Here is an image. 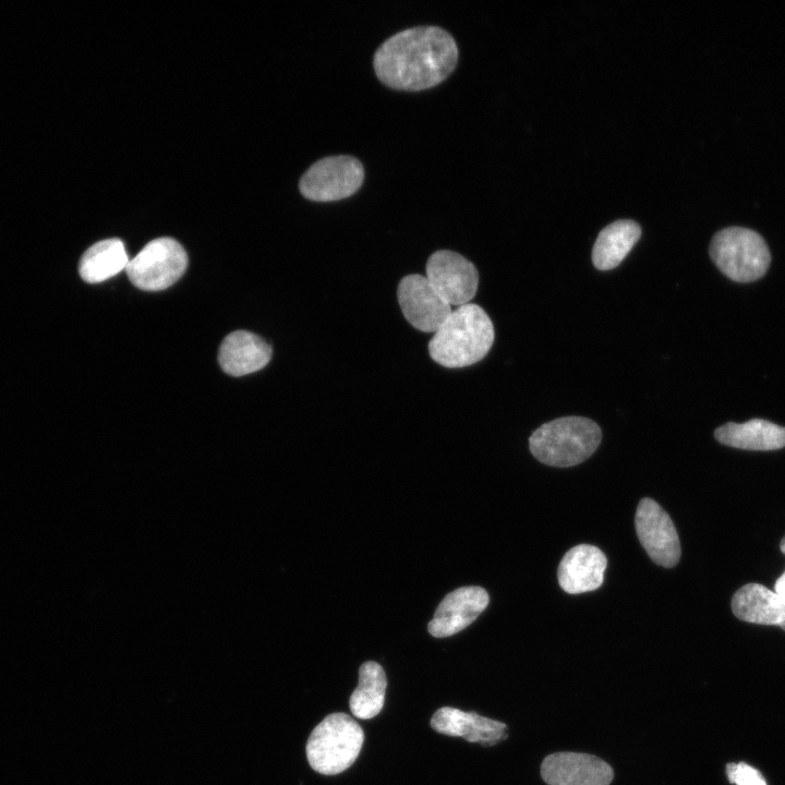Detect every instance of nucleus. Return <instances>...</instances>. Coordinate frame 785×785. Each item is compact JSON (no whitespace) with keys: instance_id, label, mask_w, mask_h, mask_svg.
<instances>
[{"instance_id":"1","label":"nucleus","mask_w":785,"mask_h":785,"mask_svg":"<svg viewBox=\"0 0 785 785\" xmlns=\"http://www.w3.org/2000/svg\"><path fill=\"white\" fill-rule=\"evenodd\" d=\"M458 60L454 37L435 25L402 29L388 37L375 51L377 76L390 87L418 90L446 78Z\"/></svg>"},{"instance_id":"2","label":"nucleus","mask_w":785,"mask_h":785,"mask_svg":"<svg viewBox=\"0 0 785 785\" xmlns=\"http://www.w3.org/2000/svg\"><path fill=\"white\" fill-rule=\"evenodd\" d=\"M495 333L486 312L468 303L454 310L428 343L431 358L445 367H463L481 361Z\"/></svg>"},{"instance_id":"3","label":"nucleus","mask_w":785,"mask_h":785,"mask_svg":"<svg viewBox=\"0 0 785 785\" xmlns=\"http://www.w3.org/2000/svg\"><path fill=\"white\" fill-rule=\"evenodd\" d=\"M599 425L583 416H564L538 427L529 438L532 455L552 467H571L588 459L601 443Z\"/></svg>"},{"instance_id":"4","label":"nucleus","mask_w":785,"mask_h":785,"mask_svg":"<svg viewBox=\"0 0 785 785\" xmlns=\"http://www.w3.org/2000/svg\"><path fill=\"white\" fill-rule=\"evenodd\" d=\"M364 734L346 713L327 715L311 733L306 757L311 768L325 775L341 773L358 758Z\"/></svg>"},{"instance_id":"5","label":"nucleus","mask_w":785,"mask_h":785,"mask_svg":"<svg viewBox=\"0 0 785 785\" xmlns=\"http://www.w3.org/2000/svg\"><path fill=\"white\" fill-rule=\"evenodd\" d=\"M710 256L729 279L750 282L763 277L770 266L769 247L758 232L745 227H727L710 242Z\"/></svg>"},{"instance_id":"6","label":"nucleus","mask_w":785,"mask_h":785,"mask_svg":"<svg viewBox=\"0 0 785 785\" xmlns=\"http://www.w3.org/2000/svg\"><path fill=\"white\" fill-rule=\"evenodd\" d=\"M188 255L174 239L162 237L148 242L125 268L131 282L146 291L173 285L185 271Z\"/></svg>"},{"instance_id":"7","label":"nucleus","mask_w":785,"mask_h":785,"mask_svg":"<svg viewBox=\"0 0 785 785\" xmlns=\"http://www.w3.org/2000/svg\"><path fill=\"white\" fill-rule=\"evenodd\" d=\"M362 162L350 155L318 159L303 173L299 189L313 201H336L353 194L362 184Z\"/></svg>"},{"instance_id":"8","label":"nucleus","mask_w":785,"mask_h":785,"mask_svg":"<svg viewBox=\"0 0 785 785\" xmlns=\"http://www.w3.org/2000/svg\"><path fill=\"white\" fill-rule=\"evenodd\" d=\"M425 277L450 306L457 307L470 303L479 286L475 266L449 250L436 251L428 257Z\"/></svg>"},{"instance_id":"9","label":"nucleus","mask_w":785,"mask_h":785,"mask_svg":"<svg viewBox=\"0 0 785 785\" xmlns=\"http://www.w3.org/2000/svg\"><path fill=\"white\" fill-rule=\"evenodd\" d=\"M639 541L657 565L674 567L680 558L677 530L667 512L653 499L642 498L635 518Z\"/></svg>"},{"instance_id":"10","label":"nucleus","mask_w":785,"mask_h":785,"mask_svg":"<svg viewBox=\"0 0 785 785\" xmlns=\"http://www.w3.org/2000/svg\"><path fill=\"white\" fill-rule=\"evenodd\" d=\"M400 309L406 319L424 333H436L452 312L425 276L403 277L397 289Z\"/></svg>"},{"instance_id":"11","label":"nucleus","mask_w":785,"mask_h":785,"mask_svg":"<svg viewBox=\"0 0 785 785\" xmlns=\"http://www.w3.org/2000/svg\"><path fill=\"white\" fill-rule=\"evenodd\" d=\"M541 775L548 785H609L614 772L595 756L567 751L547 756Z\"/></svg>"},{"instance_id":"12","label":"nucleus","mask_w":785,"mask_h":785,"mask_svg":"<svg viewBox=\"0 0 785 785\" xmlns=\"http://www.w3.org/2000/svg\"><path fill=\"white\" fill-rule=\"evenodd\" d=\"M487 592L476 585L462 587L448 593L437 606L428 632L436 638L452 636L470 624L486 608Z\"/></svg>"},{"instance_id":"13","label":"nucleus","mask_w":785,"mask_h":785,"mask_svg":"<svg viewBox=\"0 0 785 785\" xmlns=\"http://www.w3.org/2000/svg\"><path fill=\"white\" fill-rule=\"evenodd\" d=\"M606 564V556L599 547L590 544L573 546L559 563V585L570 594L596 590L603 583Z\"/></svg>"},{"instance_id":"14","label":"nucleus","mask_w":785,"mask_h":785,"mask_svg":"<svg viewBox=\"0 0 785 785\" xmlns=\"http://www.w3.org/2000/svg\"><path fill=\"white\" fill-rule=\"evenodd\" d=\"M431 726L437 733L463 737L470 742L484 746L495 745L507 737L506 724L475 712H464L450 706L437 710L431 718Z\"/></svg>"},{"instance_id":"15","label":"nucleus","mask_w":785,"mask_h":785,"mask_svg":"<svg viewBox=\"0 0 785 785\" xmlns=\"http://www.w3.org/2000/svg\"><path fill=\"white\" fill-rule=\"evenodd\" d=\"M271 358L270 346L259 336L237 330L221 342L218 360L229 375L242 376L263 369Z\"/></svg>"},{"instance_id":"16","label":"nucleus","mask_w":785,"mask_h":785,"mask_svg":"<svg viewBox=\"0 0 785 785\" xmlns=\"http://www.w3.org/2000/svg\"><path fill=\"white\" fill-rule=\"evenodd\" d=\"M734 615L747 623L778 626L785 631V601L760 583H747L732 599Z\"/></svg>"},{"instance_id":"17","label":"nucleus","mask_w":785,"mask_h":785,"mask_svg":"<svg viewBox=\"0 0 785 785\" xmlns=\"http://www.w3.org/2000/svg\"><path fill=\"white\" fill-rule=\"evenodd\" d=\"M723 445L747 450H775L785 447V427L762 419L745 423L728 422L714 432Z\"/></svg>"},{"instance_id":"18","label":"nucleus","mask_w":785,"mask_h":785,"mask_svg":"<svg viewBox=\"0 0 785 785\" xmlns=\"http://www.w3.org/2000/svg\"><path fill=\"white\" fill-rule=\"evenodd\" d=\"M641 235L640 226L628 219L606 226L597 235L592 250L593 265L609 270L620 264Z\"/></svg>"},{"instance_id":"19","label":"nucleus","mask_w":785,"mask_h":785,"mask_svg":"<svg viewBox=\"0 0 785 785\" xmlns=\"http://www.w3.org/2000/svg\"><path fill=\"white\" fill-rule=\"evenodd\" d=\"M129 264L128 254L121 240L112 238L93 244L83 254L78 270L82 279L88 283L107 280Z\"/></svg>"},{"instance_id":"20","label":"nucleus","mask_w":785,"mask_h":785,"mask_svg":"<svg viewBox=\"0 0 785 785\" xmlns=\"http://www.w3.org/2000/svg\"><path fill=\"white\" fill-rule=\"evenodd\" d=\"M387 686L383 667L373 661L365 662L359 671V685L350 697V710L362 720L377 715L385 700Z\"/></svg>"},{"instance_id":"21","label":"nucleus","mask_w":785,"mask_h":785,"mask_svg":"<svg viewBox=\"0 0 785 785\" xmlns=\"http://www.w3.org/2000/svg\"><path fill=\"white\" fill-rule=\"evenodd\" d=\"M726 775L729 783L735 785H768L760 771L745 762L728 763Z\"/></svg>"},{"instance_id":"22","label":"nucleus","mask_w":785,"mask_h":785,"mask_svg":"<svg viewBox=\"0 0 785 785\" xmlns=\"http://www.w3.org/2000/svg\"><path fill=\"white\" fill-rule=\"evenodd\" d=\"M774 592L785 601V570L775 581Z\"/></svg>"},{"instance_id":"23","label":"nucleus","mask_w":785,"mask_h":785,"mask_svg":"<svg viewBox=\"0 0 785 785\" xmlns=\"http://www.w3.org/2000/svg\"><path fill=\"white\" fill-rule=\"evenodd\" d=\"M780 548L781 552L785 555V536L781 540Z\"/></svg>"}]
</instances>
